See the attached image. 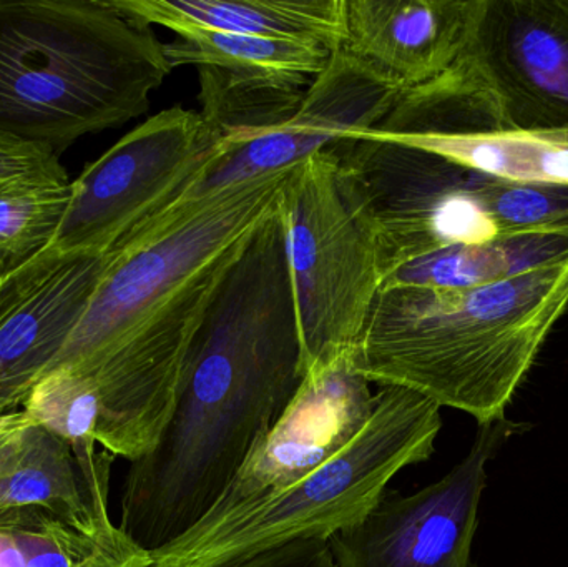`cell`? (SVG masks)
<instances>
[{"label": "cell", "mask_w": 568, "mask_h": 567, "mask_svg": "<svg viewBox=\"0 0 568 567\" xmlns=\"http://www.w3.org/2000/svg\"><path fill=\"white\" fill-rule=\"evenodd\" d=\"M165 43L170 65L222 69L235 75L310 87L326 69L333 52L313 43L216 30L185 29Z\"/></svg>", "instance_id": "19"}, {"label": "cell", "mask_w": 568, "mask_h": 567, "mask_svg": "<svg viewBox=\"0 0 568 567\" xmlns=\"http://www.w3.org/2000/svg\"><path fill=\"white\" fill-rule=\"evenodd\" d=\"M106 255L47 246L0 279V416L22 412L30 389L69 342Z\"/></svg>", "instance_id": "13"}, {"label": "cell", "mask_w": 568, "mask_h": 567, "mask_svg": "<svg viewBox=\"0 0 568 567\" xmlns=\"http://www.w3.org/2000/svg\"><path fill=\"white\" fill-rule=\"evenodd\" d=\"M440 428L436 402L381 386L373 415L346 448L229 525L152 553V567H222L301 539L327 541L363 518L397 473L427 462Z\"/></svg>", "instance_id": "5"}, {"label": "cell", "mask_w": 568, "mask_h": 567, "mask_svg": "<svg viewBox=\"0 0 568 567\" xmlns=\"http://www.w3.org/2000/svg\"><path fill=\"white\" fill-rule=\"evenodd\" d=\"M125 548L97 545L37 509L0 513V567H73L95 553Z\"/></svg>", "instance_id": "22"}, {"label": "cell", "mask_w": 568, "mask_h": 567, "mask_svg": "<svg viewBox=\"0 0 568 567\" xmlns=\"http://www.w3.org/2000/svg\"><path fill=\"white\" fill-rule=\"evenodd\" d=\"M329 149L363 193L379 236L384 279L447 246L504 235L490 209L496 176L390 140L353 135Z\"/></svg>", "instance_id": "8"}, {"label": "cell", "mask_w": 568, "mask_h": 567, "mask_svg": "<svg viewBox=\"0 0 568 567\" xmlns=\"http://www.w3.org/2000/svg\"><path fill=\"white\" fill-rule=\"evenodd\" d=\"M400 92L343 50H336L326 69L307 87L291 119L239 145H229L225 155L182 200L293 169L341 139L369 132L389 113Z\"/></svg>", "instance_id": "12"}, {"label": "cell", "mask_w": 568, "mask_h": 567, "mask_svg": "<svg viewBox=\"0 0 568 567\" xmlns=\"http://www.w3.org/2000/svg\"><path fill=\"white\" fill-rule=\"evenodd\" d=\"M126 19L173 32L216 30L313 43L336 52L344 37V0H110Z\"/></svg>", "instance_id": "16"}, {"label": "cell", "mask_w": 568, "mask_h": 567, "mask_svg": "<svg viewBox=\"0 0 568 567\" xmlns=\"http://www.w3.org/2000/svg\"><path fill=\"white\" fill-rule=\"evenodd\" d=\"M280 206L253 235L190 343L169 422L130 462L119 529L160 551L225 495L306 378Z\"/></svg>", "instance_id": "1"}, {"label": "cell", "mask_w": 568, "mask_h": 567, "mask_svg": "<svg viewBox=\"0 0 568 567\" xmlns=\"http://www.w3.org/2000/svg\"><path fill=\"white\" fill-rule=\"evenodd\" d=\"M387 140L507 182L568 185V130H487Z\"/></svg>", "instance_id": "18"}, {"label": "cell", "mask_w": 568, "mask_h": 567, "mask_svg": "<svg viewBox=\"0 0 568 567\" xmlns=\"http://www.w3.org/2000/svg\"><path fill=\"white\" fill-rule=\"evenodd\" d=\"M23 412L75 449L97 445L100 403L95 388L79 373L52 369L30 389Z\"/></svg>", "instance_id": "23"}, {"label": "cell", "mask_w": 568, "mask_h": 567, "mask_svg": "<svg viewBox=\"0 0 568 567\" xmlns=\"http://www.w3.org/2000/svg\"><path fill=\"white\" fill-rule=\"evenodd\" d=\"M27 422H30L29 416L26 415V412H17L10 413V415L0 416V438L9 435L13 429L19 428V426L26 425Z\"/></svg>", "instance_id": "27"}, {"label": "cell", "mask_w": 568, "mask_h": 567, "mask_svg": "<svg viewBox=\"0 0 568 567\" xmlns=\"http://www.w3.org/2000/svg\"><path fill=\"white\" fill-rule=\"evenodd\" d=\"M173 67L110 0H0V135L62 155L150 109Z\"/></svg>", "instance_id": "4"}, {"label": "cell", "mask_w": 568, "mask_h": 567, "mask_svg": "<svg viewBox=\"0 0 568 567\" xmlns=\"http://www.w3.org/2000/svg\"><path fill=\"white\" fill-rule=\"evenodd\" d=\"M293 170L180 200L110 250L82 318L49 369L92 383L100 448L133 462L159 442L190 343L230 270L278 210Z\"/></svg>", "instance_id": "2"}, {"label": "cell", "mask_w": 568, "mask_h": 567, "mask_svg": "<svg viewBox=\"0 0 568 567\" xmlns=\"http://www.w3.org/2000/svg\"><path fill=\"white\" fill-rule=\"evenodd\" d=\"M519 425H479L473 448L439 482L403 495L386 489L353 525L327 539L334 567H473L487 463Z\"/></svg>", "instance_id": "9"}, {"label": "cell", "mask_w": 568, "mask_h": 567, "mask_svg": "<svg viewBox=\"0 0 568 567\" xmlns=\"http://www.w3.org/2000/svg\"><path fill=\"white\" fill-rule=\"evenodd\" d=\"M203 119L229 145L275 129L294 115L307 87L235 75L222 69H199Z\"/></svg>", "instance_id": "20"}, {"label": "cell", "mask_w": 568, "mask_h": 567, "mask_svg": "<svg viewBox=\"0 0 568 567\" xmlns=\"http://www.w3.org/2000/svg\"><path fill=\"white\" fill-rule=\"evenodd\" d=\"M568 308V256L474 288H383L349 356L354 373L459 409L506 416Z\"/></svg>", "instance_id": "3"}, {"label": "cell", "mask_w": 568, "mask_h": 567, "mask_svg": "<svg viewBox=\"0 0 568 567\" xmlns=\"http://www.w3.org/2000/svg\"><path fill=\"white\" fill-rule=\"evenodd\" d=\"M226 150L222 133L196 110L156 113L72 182V199L49 246L109 253L199 185Z\"/></svg>", "instance_id": "7"}, {"label": "cell", "mask_w": 568, "mask_h": 567, "mask_svg": "<svg viewBox=\"0 0 568 567\" xmlns=\"http://www.w3.org/2000/svg\"><path fill=\"white\" fill-rule=\"evenodd\" d=\"M469 60L506 130H568V0H480Z\"/></svg>", "instance_id": "11"}, {"label": "cell", "mask_w": 568, "mask_h": 567, "mask_svg": "<svg viewBox=\"0 0 568 567\" xmlns=\"http://www.w3.org/2000/svg\"><path fill=\"white\" fill-rule=\"evenodd\" d=\"M113 462L100 446L75 449L27 422L0 438V513L37 509L97 545L125 548L109 513Z\"/></svg>", "instance_id": "14"}, {"label": "cell", "mask_w": 568, "mask_h": 567, "mask_svg": "<svg viewBox=\"0 0 568 567\" xmlns=\"http://www.w3.org/2000/svg\"><path fill=\"white\" fill-rule=\"evenodd\" d=\"M222 567H334L324 539H301Z\"/></svg>", "instance_id": "25"}, {"label": "cell", "mask_w": 568, "mask_h": 567, "mask_svg": "<svg viewBox=\"0 0 568 567\" xmlns=\"http://www.w3.org/2000/svg\"><path fill=\"white\" fill-rule=\"evenodd\" d=\"M73 567H152L149 553L136 546L120 549V551H99L82 559Z\"/></svg>", "instance_id": "26"}, {"label": "cell", "mask_w": 568, "mask_h": 567, "mask_svg": "<svg viewBox=\"0 0 568 567\" xmlns=\"http://www.w3.org/2000/svg\"><path fill=\"white\" fill-rule=\"evenodd\" d=\"M480 0H344L339 50L410 90L443 79L469 55Z\"/></svg>", "instance_id": "15"}, {"label": "cell", "mask_w": 568, "mask_h": 567, "mask_svg": "<svg viewBox=\"0 0 568 567\" xmlns=\"http://www.w3.org/2000/svg\"><path fill=\"white\" fill-rule=\"evenodd\" d=\"M307 373L349 358L383 288L379 236L333 150L294 166L280 200Z\"/></svg>", "instance_id": "6"}, {"label": "cell", "mask_w": 568, "mask_h": 567, "mask_svg": "<svg viewBox=\"0 0 568 567\" xmlns=\"http://www.w3.org/2000/svg\"><path fill=\"white\" fill-rule=\"evenodd\" d=\"M72 199V182L0 190V279L26 265L55 239Z\"/></svg>", "instance_id": "21"}, {"label": "cell", "mask_w": 568, "mask_h": 567, "mask_svg": "<svg viewBox=\"0 0 568 567\" xmlns=\"http://www.w3.org/2000/svg\"><path fill=\"white\" fill-rule=\"evenodd\" d=\"M369 385L353 372L349 358L307 373L282 418L255 446L225 495L185 536L229 525L346 448L373 415L376 395Z\"/></svg>", "instance_id": "10"}, {"label": "cell", "mask_w": 568, "mask_h": 567, "mask_svg": "<svg viewBox=\"0 0 568 567\" xmlns=\"http://www.w3.org/2000/svg\"><path fill=\"white\" fill-rule=\"evenodd\" d=\"M70 182L59 156L32 143L0 135V190L29 183Z\"/></svg>", "instance_id": "24"}, {"label": "cell", "mask_w": 568, "mask_h": 567, "mask_svg": "<svg viewBox=\"0 0 568 567\" xmlns=\"http://www.w3.org/2000/svg\"><path fill=\"white\" fill-rule=\"evenodd\" d=\"M566 256L568 226L506 233L410 260L384 279L383 288H474L516 279Z\"/></svg>", "instance_id": "17"}]
</instances>
